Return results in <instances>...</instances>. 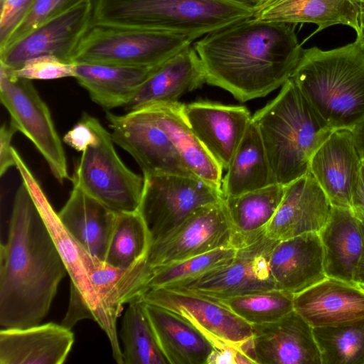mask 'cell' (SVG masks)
<instances>
[{
    "mask_svg": "<svg viewBox=\"0 0 364 364\" xmlns=\"http://www.w3.org/2000/svg\"><path fill=\"white\" fill-rule=\"evenodd\" d=\"M295 24L245 19L194 43L205 82L240 102L267 95L290 77L302 53Z\"/></svg>",
    "mask_w": 364,
    "mask_h": 364,
    "instance_id": "obj_1",
    "label": "cell"
},
{
    "mask_svg": "<svg viewBox=\"0 0 364 364\" xmlns=\"http://www.w3.org/2000/svg\"><path fill=\"white\" fill-rule=\"evenodd\" d=\"M66 274L50 232L22 182L15 194L7 241L0 248L1 328L41 323Z\"/></svg>",
    "mask_w": 364,
    "mask_h": 364,
    "instance_id": "obj_2",
    "label": "cell"
},
{
    "mask_svg": "<svg viewBox=\"0 0 364 364\" xmlns=\"http://www.w3.org/2000/svg\"><path fill=\"white\" fill-rule=\"evenodd\" d=\"M289 79L333 131H353L364 122V54L355 41L303 49Z\"/></svg>",
    "mask_w": 364,
    "mask_h": 364,
    "instance_id": "obj_3",
    "label": "cell"
},
{
    "mask_svg": "<svg viewBox=\"0 0 364 364\" xmlns=\"http://www.w3.org/2000/svg\"><path fill=\"white\" fill-rule=\"evenodd\" d=\"M252 120L259 132L276 182L284 186L309 172L312 155L333 132L289 78Z\"/></svg>",
    "mask_w": 364,
    "mask_h": 364,
    "instance_id": "obj_4",
    "label": "cell"
},
{
    "mask_svg": "<svg viewBox=\"0 0 364 364\" xmlns=\"http://www.w3.org/2000/svg\"><path fill=\"white\" fill-rule=\"evenodd\" d=\"M92 26L166 31L194 40L254 14L223 0H92Z\"/></svg>",
    "mask_w": 364,
    "mask_h": 364,
    "instance_id": "obj_5",
    "label": "cell"
},
{
    "mask_svg": "<svg viewBox=\"0 0 364 364\" xmlns=\"http://www.w3.org/2000/svg\"><path fill=\"white\" fill-rule=\"evenodd\" d=\"M193 40L166 31L92 26L75 50L72 63L156 66L191 46Z\"/></svg>",
    "mask_w": 364,
    "mask_h": 364,
    "instance_id": "obj_6",
    "label": "cell"
},
{
    "mask_svg": "<svg viewBox=\"0 0 364 364\" xmlns=\"http://www.w3.org/2000/svg\"><path fill=\"white\" fill-rule=\"evenodd\" d=\"M144 188L139 208L152 244L173 232L193 213L224 199L222 190L193 176H143Z\"/></svg>",
    "mask_w": 364,
    "mask_h": 364,
    "instance_id": "obj_7",
    "label": "cell"
},
{
    "mask_svg": "<svg viewBox=\"0 0 364 364\" xmlns=\"http://www.w3.org/2000/svg\"><path fill=\"white\" fill-rule=\"evenodd\" d=\"M0 99L9 113L10 124L33 144L53 176L60 183L70 180L50 112L31 80L16 76L11 69L0 64Z\"/></svg>",
    "mask_w": 364,
    "mask_h": 364,
    "instance_id": "obj_8",
    "label": "cell"
},
{
    "mask_svg": "<svg viewBox=\"0 0 364 364\" xmlns=\"http://www.w3.org/2000/svg\"><path fill=\"white\" fill-rule=\"evenodd\" d=\"M108 132L101 141L82 152L70 180L114 212L139 210L144 178L136 174L117 154Z\"/></svg>",
    "mask_w": 364,
    "mask_h": 364,
    "instance_id": "obj_9",
    "label": "cell"
},
{
    "mask_svg": "<svg viewBox=\"0 0 364 364\" xmlns=\"http://www.w3.org/2000/svg\"><path fill=\"white\" fill-rule=\"evenodd\" d=\"M14 157L21 181L28 190L38 211L46 223L67 269L73 287L81 295L92 316V320L106 333L111 345L112 356L117 362L122 360L117 324L113 323L104 309L102 303L86 273L82 249L61 223L38 181L28 168L18 152L13 150Z\"/></svg>",
    "mask_w": 364,
    "mask_h": 364,
    "instance_id": "obj_10",
    "label": "cell"
},
{
    "mask_svg": "<svg viewBox=\"0 0 364 364\" xmlns=\"http://www.w3.org/2000/svg\"><path fill=\"white\" fill-rule=\"evenodd\" d=\"M278 241L265 235L253 243L237 249L229 264L164 287L219 299L276 289L269 259Z\"/></svg>",
    "mask_w": 364,
    "mask_h": 364,
    "instance_id": "obj_11",
    "label": "cell"
},
{
    "mask_svg": "<svg viewBox=\"0 0 364 364\" xmlns=\"http://www.w3.org/2000/svg\"><path fill=\"white\" fill-rule=\"evenodd\" d=\"M140 300L178 314L201 331L213 346L223 343L238 346L252 360V325L219 301L164 287L149 289Z\"/></svg>",
    "mask_w": 364,
    "mask_h": 364,
    "instance_id": "obj_12",
    "label": "cell"
},
{
    "mask_svg": "<svg viewBox=\"0 0 364 364\" xmlns=\"http://www.w3.org/2000/svg\"><path fill=\"white\" fill-rule=\"evenodd\" d=\"M113 141L128 152L143 176H193L184 165L168 136L147 108L117 115L106 112Z\"/></svg>",
    "mask_w": 364,
    "mask_h": 364,
    "instance_id": "obj_13",
    "label": "cell"
},
{
    "mask_svg": "<svg viewBox=\"0 0 364 364\" xmlns=\"http://www.w3.org/2000/svg\"><path fill=\"white\" fill-rule=\"evenodd\" d=\"M233 230L224 199L200 208L164 240L151 245V269L220 248L232 247Z\"/></svg>",
    "mask_w": 364,
    "mask_h": 364,
    "instance_id": "obj_14",
    "label": "cell"
},
{
    "mask_svg": "<svg viewBox=\"0 0 364 364\" xmlns=\"http://www.w3.org/2000/svg\"><path fill=\"white\" fill-rule=\"evenodd\" d=\"M92 0H85L1 50L0 64L16 70L27 60L41 55L72 63L75 50L92 26Z\"/></svg>",
    "mask_w": 364,
    "mask_h": 364,
    "instance_id": "obj_15",
    "label": "cell"
},
{
    "mask_svg": "<svg viewBox=\"0 0 364 364\" xmlns=\"http://www.w3.org/2000/svg\"><path fill=\"white\" fill-rule=\"evenodd\" d=\"M257 364H321L313 327L294 309L280 319L252 325Z\"/></svg>",
    "mask_w": 364,
    "mask_h": 364,
    "instance_id": "obj_16",
    "label": "cell"
},
{
    "mask_svg": "<svg viewBox=\"0 0 364 364\" xmlns=\"http://www.w3.org/2000/svg\"><path fill=\"white\" fill-rule=\"evenodd\" d=\"M183 112L206 150L227 170L252 121L250 111L244 106L200 101L183 104Z\"/></svg>",
    "mask_w": 364,
    "mask_h": 364,
    "instance_id": "obj_17",
    "label": "cell"
},
{
    "mask_svg": "<svg viewBox=\"0 0 364 364\" xmlns=\"http://www.w3.org/2000/svg\"><path fill=\"white\" fill-rule=\"evenodd\" d=\"M332 205L315 178L308 172L285 186L281 203L266 228V235L282 240L318 232L326 223Z\"/></svg>",
    "mask_w": 364,
    "mask_h": 364,
    "instance_id": "obj_18",
    "label": "cell"
},
{
    "mask_svg": "<svg viewBox=\"0 0 364 364\" xmlns=\"http://www.w3.org/2000/svg\"><path fill=\"white\" fill-rule=\"evenodd\" d=\"M361 157L352 131H333L311 156L309 172L332 206L351 208L353 190Z\"/></svg>",
    "mask_w": 364,
    "mask_h": 364,
    "instance_id": "obj_19",
    "label": "cell"
},
{
    "mask_svg": "<svg viewBox=\"0 0 364 364\" xmlns=\"http://www.w3.org/2000/svg\"><path fill=\"white\" fill-rule=\"evenodd\" d=\"M276 289L292 295L326 278L323 251L318 232H307L279 240L269 259Z\"/></svg>",
    "mask_w": 364,
    "mask_h": 364,
    "instance_id": "obj_20",
    "label": "cell"
},
{
    "mask_svg": "<svg viewBox=\"0 0 364 364\" xmlns=\"http://www.w3.org/2000/svg\"><path fill=\"white\" fill-rule=\"evenodd\" d=\"M71 328L53 322L0 331V364H62L72 348Z\"/></svg>",
    "mask_w": 364,
    "mask_h": 364,
    "instance_id": "obj_21",
    "label": "cell"
},
{
    "mask_svg": "<svg viewBox=\"0 0 364 364\" xmlns=\"http://www.w3.org/2000/svg\"><path fill=\"white\" fill-rule=\"evenodd\" d=\"M294 309L313 328L338 325L364 318V289L326 277L294 296Z\"/></svg>",
    "mask_w": 364,
    "mask_h": 364,
    "instance_id": "obj_22",
    "label": "cell"
},
{
    "mask_svg": "<svg viewBox=\"0 0 364 364\" xmlns=\"http://www.w3.org/2000/svg\"><path fill=\"white\" fill-rule=\"evenodd\" d=\"M204 82L200 59L191 45L159 65L124 107L128 112L156 104L177 102Z\"/></svg>",
    "mask_w": 364,
    "mask_h": 364,
    "instance_id": "obj_23",
    "label": "cell"
},
{
    "mask_svg": "<svg viewBox=\"0 0 364 364\" xmlns=\"http://www.w3.org/2000/svg\"><path fill=\"white\" fill-rule=\"evenodd\" d=\"M117 215L75 184L68 200L58 213L61 223L77 243L104 262Z\"/></svg>",
    "mask_w": 364,
    "mask_h": 364,
    "instance_id": "obj_24",
    "label": "cell"
},
{
    "mask_svg": "<svg viewBox=\"0 0 364 364\" xmlns=\"http://www.w3.org/2000/svg\"><path fill=\"white\" fill-rule=\"evenodd\" d=\"M318 233L326 277L357 284L364 239L360 220L352 208L333 206L326 223Z\"/></svg>",
    "mask_w": 364,
    "mask_h": 364,
    "instance_id": "obj_25",
    "label": "cell"
},
{
    "mask_svg": "<svg viewBox=\"0 0 364 364\" xmlns=\"http://www.w3.org/2000/svg\"><path fill=\"white\" fill-rule=\"evenodd\" d=\"M252 18L295 25L314 23L318 26L316 32L337 24L358 32L364 23V14L351 0H264Z\"/></svg>",
    "mask_w": 364,
    "mask_h": 364,
    "instance_id": "obj_26",
    "label": "cell"
},
{
    "mask_svg": "<svg viewBox=\"0 0 364 364\" xmlns=\"http://www.w3.org/2000/svg\"><path fill=\"white\" fill-rule=\"evenodd\" d=\"M183 104H156L147 108L155 122L170 139L178 154L195 176L221 189L223 168L206 150L188 125Z\"/></svg>",
    "mask_w": 364,
    "mask_h": 364,
    "instance_id": "obj_27",
    "label": "cell"
},
{
    "mask_svg": "<svg viewBox=\"0 0 364 364\" xmlns=\"http://www.w3.org/2000/svg\"><path fill=\"white\" fill-rule=\"evenodd\" d=\"M159 65L75 63V78L88 92L93 102L108 111L125 107Z\"/></svg>",
    "mask_w": 364,
    "mask_h": 364,
    "instance_id": "obj_28",
    "label": "cell"
},
{
    "mask_svg": "<svg viewBox=\"0 0 364 364\" xmlns=\"http://www.w3.org/2000/svg\"><path fill=\"white\" fill-rule=\"evenodd\" d=\"M144 303L159 346L169 364H208L214 348L201 331L174 312Z\"/></svg>",
    "mask_w": 364,
    "mask_h": 364,
    "instance_id": "obj_29",
    "label": "cell"
},
{
    "mask_svg": "<svg viewBox=\"0 0 364 364\" xmlns=\"http://www.w3.org/2000/svg\"><path fill=\"white\" fill-rule=\"evenodd\" d=\"M284 190L285 186L274 183L224 198L233 230V248L249 245L266 235L267 226L281 203Z\"/></svg>",
    "mask_w": 364,
    "mask_h": 364,
    "instance_id": "obj_30",
    "label": "cell"
},
{
    "mask_svg": "<svg viewBox=\"0 0 364 364\" xmlns=\"http://www.w3.org/2000/svg\"><path fill=\"white\" fill-rule=\"evenodd\" d=\"M277 183L259 132L251 121L222 180L224 198Z\"/></svg>",
    "mask_w": 364,
    "mask_h": 364,
    "instance_id": "obj_31",
    "label": "cell"
},
{
    "mask_svg": "<svg viewBox=\"0 0 364 364\" xmlns=\"http://www.w3.org/2000/svg\"><path fill=\"white\" fill-rule=\"evenodd\" d=\"M128 304L119 332L124 364H169L159 346L144 301L136 299Z\"/></svg>",
    "mask_w": 364,
    "mask_h": 364,
    "instance_id": "obj_32",
    "label": "cell"
},
{
    "mask_svg": "<svg viewBox=\"0 0 364 364\" xmlns=\"http://www.w3.org/2000/svg\"><path fill=\"white\" fill-rule=\"evenodd\" d=\"M151 245L149 230L139 210L117 213L105 262L116 268L129 269L147 257Z\"/></svg>",
    "mask_w": 364,
    "mask_h": 364,
    "instance_id": "obj_33",
    "label": "cell"
},
{
    "mask_svg": "<svg viewBox=\"0 0 364 364\" xmlns=\"http://www.w3.org/2000/svg\"><path fill=\"white\" fill-rule=\"evenodd\" d=\"M321 364H364V318L313 328Z\"/></svg>",
    "mask_w": 364,
    "mask_h": 364,
    "instance_id": "obj_34",
    "label": "cell"
},
{
    "mask_svg": "<svg viewBox=\"0 0 364 364\" xmlns=\"http://www.w3.org/2000/svg\"><path fill=\"white\" fill-rule=\"evenodd\" d=\"M213 299L228 307L252 326L276 321L294 310V295L277 289Z\"/></svg>",
    "mask_w": 364,
    "mask_h": 364,
    "instance_id": "obj_35",
    "label": "cell"
},
{
    "mask_svg": "<svg viewBox=\"0 0 364 364\" xmlns=\"http://www.w3.org/2000/svg\"><path fill=\"white\" fill-rule=\"evenodd\" d=\"M236 251L233 247L220 248L153 268L144 294L149 289L181 283L212 269L228 265L234 259Z\"/></svg>",
    "mask_w": 364,
    "mask_h": 364,
    "instance_id": "obj_36",
    "label": "cell"
},
{
    "mask_svg": "<svg viewBox=\"0 0 364 364\" xmlns=\"http://www.w3.org/2000/svg\"><path fill=\"white\" fill-rule=\"evenodd\" d=\"M85 0H33L26 15L10 34L0 50L25 36L45 22L68 11Z\"/></svg>",
    "mask_w": 364,
    "mask_h": 364,
    "instance_id": "obj_37",
    "label": "cell"
},
{
    "mask_svg": "<svg viewBox=\"0 0 364 364\" xmlns=\"http://www.w3.org/2000/svg\"><path fill=\"white\" fill-rule=\"evenodd\" d=\"M14 74L28 80H54L73 77L75 63L65 62L53 55H41L27 60Z\"/></svg>",
    "mask_w": 364,
    "mask_h": 364,
    "instance_id": "obj_38",
    "label": "cell"
},
{
    "mask_svg": "<svg viewBox=\"0 0 364 364\" xmlns=\"http://www.w3.org/2000/svg\"><path fill=\"white\" fill-rule=\"evenodd\" d=\"M107 132L100 121L83 113L80 119L63 136L64 143L83 152L87 147L98 144Z\"/></svg>",
    "mask_w": 364,
    "mask_h": 364,
    "instance_id": "obj_39",
    "label": "cell"
},
{
    "mask_svg": "<svg viewBox=\"0 0 364 364\" xmlns=\"http://www.w3.org/2000/svg\"><path fill=\"white\" fill-rule=\"evenodd\" d=\"M33 0H1L0 48L26 15Z\"/></svg>",
    "mask_w": 364,
    "mask_h": 364,
    "instance_id": "obj_40",
    "label": "cell"
},
{
    "mask_svg": "<svg viewBox=\"0 0 364 364\" xmlns=\"http://www.w3.org/2000/svg\"><path fill=\"white\" fill-rule=\"evenodd\" d=\"M17 132L11 124H3L0 129V176H2L13 166H16V161L13 154L11 140Z\"/></svg>",
    "mask_w": 364,
    "mask_h": 364,
    "instance_id": "obj_41",
    "label": "cell"
},
{
    "mask_svg": "<svg viewBox=\"0 0 364 364\" xmlns=\"http://www.w3.org/2000/svg\"><path fill=\"white\" fill-rule=\"evenodd\" d=\"M352 210L364 215V160L362 159L359 173L353 190Z\"/></svg>",
    "mask_w": 364,
    "mask_h": 364,
    "instance_id": "obj_42",
    "label": "cell"
},
{
    "mask_svg": "<svg viewBox=\"0 0 364 364\" xmlns=\"http://www.w3.org/2000/svg\"><path fill=\"white\" fill-rule=\"evenodd\" d=\"M354 213L360 220L364 239V215L355 212ZM356 284L357 285H358L359 287L364 289V247L358 264L356 273Z\"/></svg>",
    "mask_w": 364,
    "mask_h": 364,
    "instance_id": "obj_43",
    "label": "cell"
},
{
    "mask_svg": "<svg viewBox=\"0 0 364 364\" xmlns=\"http://www.w3.org/2000/svg\"><path fill=\"white\" fill-rule=\"evenodd\" d=\"M352 132L359 154L361 159L364 160V122Z\"/></svg>",
    "mask_w": 364,
    "mask_h": 364,
    "instance_id": "obj_44",
    "label": "cell"
},
{
    "mask_svg": "<svg viewBox=\"0 0 364 364\" xmlns=\"http://www.w3.org/2000/svg\"><path fill=\"white\" fill-rule=\"evenodd\" d=\"M255 10L264 0H223Z\"/></svg>",
    "mask_w": 364,
    "mask_h": 364,
    "instance_id": "obj_45",
    "label": "cell"
},
{
    "mask_svg": "<svg viewBox=\"0 0 364 364\" xmlns=\"http://www.w3.org/2000/svg\"><path fill=\"white\" fill-rule=\"evenodd\" d=\"M356 35L355 41L364 54V23L361 25L359 31L356 32Z\"/></svg>",
    "mask_w": 364,
    "mask_h": 364,
    "instance_id": "obj_46",
    "label": "cell"
},
{
    "mask_svg": "<svg viewBox=\"0 0 364 364\" xmlns=\"http://www.w3.org/2000/svg\"><path fill=\"white\" fill-rule=\"evenodd\" d=\"M351 1L364 14V0H351Z\"/></svg>",
    "mask_w": 364,
    "mask_h": 364,
    "instance_id": "obj_47",
    "label": "cell"
}]
</instances>
